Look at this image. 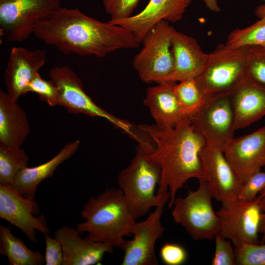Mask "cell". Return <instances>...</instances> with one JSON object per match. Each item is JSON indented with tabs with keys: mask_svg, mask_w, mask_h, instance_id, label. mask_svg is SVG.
I'll list each match as a JSON object with an SVG mask.
<instances>
[{
	"mask_svg": "<svg viewBox=\"0 0 265 265\" xmlns=\"http://www.w3.org/2000/svg\"><path fill=\"white\" fill-rule=\"evenodd\" d=\"M33 34L68 55L105 57L116 50L137 48L141 43L127 29L88 16L77 8L59 7L36 24Z\"/></svg>",
	"mask_w": 265,
	"mask_h": 265,
	"instance_id": "6da1fadb",
	"label": "cell"
},
{
	"mask_svg": "<svg viewBox=\"0 0 265 265\" xmlns=\"http://www.w3.org/2000/svg\"><path fill=\"white\" fill-rule=\"evenodd\" d=\"M135 127L152 140L153 149L149 157L161 169L160 182L156 192L162 196L168 191V208L172 209L176 194L191 178L205 180L200 153L206 143L187 117L174 127L139 124Z\"/></svg>",
	"mask_w": 265,
	"mask_h": 265,
	"instance_id": "7a4b0ae2",
	"label": "cell"
},
{
	"mask_svg": "<svg viewBox=\"0 0 265 265\" xmlns=\"http://www.w3.org/2000/svg\"><path fill=\"white\" fill-rule=\"evenodd\" d=\"M80 213L84 221L77 225L79 232L113 248L119 247L124 237L132 234L136 222L120 188H106L96 197L90 196Z\"/></svg>",
	"mask_w": 265,
	"mask_h": 265,
	"instance_id": "3957f363",
	"label": "cell"
},
{
	"mask_svg": "<svg viewBox=\"0 0 265 265\" xmlns=\"http://www.w3.org/2000/svg\"><path fill=\"white\" fill-rule=\"evenodd\" d=\"M161 177L160 165L152 160L145 148L138 143L134 157L119 173L117 179L119 187L134 219L146 214L152 207L164 206L169 202V191L162 196L155 194Z\"/></svg>",
	"mask_w": 265,
	"mask_h": 265,
	"instance_id": "277c9868",
	"label": "cell"
},
{
	"mask_svg": "<svg viewBox=\"0 0 265 265\" xmlns=\"http://www.w3.org/2000/svg\"><path fill=\"white\" fill-rule=\"evenodd\" d=\"M248 47L220 44L208 53L202 71L194 79L205 99L231 93L245 79Z\"/></svg>",
	"mask_w": 265,
	"mask_h": 265,
	"instance_id": "5b68a950",
	"label": "cell"
},
{
	"mask_svg": "<svg viewBox=\"0 0 265 265\" xmlns=\"http://www.w3.org/2000/svg\"><path fill=\"white\" fill-rule=\"evenodd\" d=\"M212 198L207 181L202 180L196 190H189L186 197L176 198L174 202L171 213L174 221L195 240H212L220 230V219Z\"/></svg>",
	"mask_w": 265,
	"mask_h": 265,
	"instance_id": "8992f818",
	"label": "cell"
},
{
	"mask_svg": "<svg viewBox=\"0 0 265 265\" xmlns=\"http://www.w3.org/2000/svg\"><path fill=\"white\" fill-rule=\"evenodd\" d=\"M175 30L168 22L161 20L144 36L143 47L132 61L143 81L157 83L167 81L174 67L171 40Z\"/></svg>",
	"mask_w": 265,
	"mask_h": 265,
	"instance_id": "52a82bcc",
	"label": "cell"
},
{
	"mask_svg": "<svg viewBox=\"0 0 265 265\" xmlns=\"http://www.w3.org/2000/svg\"><path fill=\"white\" fill-rule=\"evenodd\" d=\"M60 0H0V36L8 42H23L35 25L60 7Z\"/></svg>",
	"mask_w": 265,
	"mask_h": 265,
	"instance_id": "ba28073f",
	"label": "cell"
},
{
	"mask_svg": "<svg viewBox=\"0 0 265 265\" xmlns=\"http://www.w3.org/2000/svg\"><path fill=\"white\" fill-rule=\"evenodd\" d=\"M49 76L50 80L58 89L60 106L65 107L68 112L103 118L133 139L135 137L134 125L116 117L95 104L83 90L81 79L70 67H53L50 70Z\"/></svg>",
	"mask_w": 265,
	"mask_h": 265,
	"instance_id": "9c48e42d",
	"label": "cell"
},
{
	"mask_svg": "<svg viewBox=\"0 0 265 265\" xmlns=\"http://www.w3.org/2000/svg\"><path fill=\"white\" fill-rule=\"evenodd\" d=\"M187 118L207 143L222 150L234 137L235 120L231 93L205 99Z\"/></svg>",
	"mask_w": 265,
	"mask_h": 265,
	"instance_id": "30bf717a",
	"label": "cell"
},
{
	"mask_svg": "<svg viewBox=\"0 0 265 265\" xmlns=\"http://www.w3.org/2000/svg\"><path fill=\"white\" fill-rule=\"evenodd\" d=\"M216 212L220 221L218 234L230 240L234 247L260 243L262 212L258 198L251 202L237 199Z\"/></svg>",
	"mask_w": 265,
	"mask_h": 265,
	"instance_id": "8fae6325",
	"label": "cell"
},
{
	"mask_svg": "<svg viewBox=\"0 0 265 265\" xmlns=\"http://www.w3.org/2000/svg\"><path fill=\"white\" fill-rule=\"evenodd\" d=\"M33 197H26L11 185H0V218L20 229L34 243L36 231L44 236L50 230L45 216Z\"/></svg>",
	"mask_w": 265,
	"mask_h": 265,
	"instance_id": "7c38bea8",
	"label": "cell"
},
{
	"mask_svg": "<svg viewBox=\"0 0 265 265\" xmlns=\"http://www.w3.org/2000/svg\"><path fill=\"white\" fill-rule=\"evenodd\" d=\"M200 158L212 198L221 202L222 206L238 199L242 184L222 150L206 142Z\"/></svg>",
	"mask_w": 265,
	"mask_h": 265,
	"instance_id": "4fadbf2b",
	"label": "cell"
},
{
	"mask_svg": "<svg viewBox=\"0 0 265 265\" xmlns=\"http://www.w3.org/2000/svg\"><path fill=\"white\" fill-rule=\"evenodd\" d=\"M163 205L158 206L143 221L134 223L132 231L133 238L125 240L119 248L124 252L122 265H157L155 246L163 234L161 218Z\"/></svg>",
	"mask_w": 265,
	"mask_h": 265,
	"instance_id": "5bb4252c",
	"label": "cell"
},
{
	"mask_svg": "<svg viewBox=\"0 0 265 265\" xmlns=\"http://www.w3.org/2000/svg\"><path fill=\"white\" fill-rule=\"evenodd\" d=\"M242 184L265 165V126L233 137L222 149Z\"/></svg>",
	"mask_w": 265,
	"mask_h": 265,
	"instance_id": "9a60e30c",
	"label": "cell"
},
{
	"mask_svg": "<svg viewBox=\"0 0 265 265\" xmlns=\"http://www.w3.org/2000/svg\"><path fill=\"white\" fill-rule=\"evenodd\" d=\"M46 58V51L42 49H11L4 78L6 93L12 100L17 101L25 95L26 87L44 65Z\"/></svg>",
	"mask_w": 265,
	"mask_h": 265,
	"instance_id": "2e32d148",
	"label": "cell"
},
{
	"mask_svg": "<svg viewBox=\"0 0 265 265\" xmlns=\"http://www.w3.org/2000/svg\"><path fill=\"white\" fill-rule=\"evenodd\" d=\"M192 0H150L138 14L110 22L133 33L141 43L150 29L161 20L175 23L180 20Z\"/></svg>",
	"mask_w": 265,
	"mask_h": 265,
	"instance_id": "e0dca14e",
	"label": "cell"
},
{
	"mask_svg": "<svg viewBox=\"0 0 265 265\" xmlns=\"http://www.w3.org/2000/svg\"><path fill=\"white\" fill-rule=\"evenodd\" d=\"M76 228L64 226L54 233L63 251V265H93L100 262L106 253H112L113 247L101 242L82 238Z\"/></svg>",
	"mask_w": 265,
	"mask_h": 265,
	"instance_id": "ac0fdd59",
	"label": "cell"
},
{
	"mask_svg": "<svg viewBox=\"0 0 265 265\" xmlns=\"http://www.w3.org/2000/svg\"><path fill=\"white\" fill-rule=\"evenodd\" d=\"M174 67L167 81L196 78L202 71L208 54L205 53L193 37L176 30L171 40Z\"/></svg>",
	"mask_w": 265,
	"mask_h": 265,
	"instance_id": "d6986e66",
	"label": "cell"
},
{
	"mask_svg": "<svg viewBox=\"0 0 265 265\" xmlns=\"http://www.w3.org/2000/svg\"><path fill=\"white\" fill-rule=\"evenodd\" d=\"M234 129H244L265 116V87L247 76L231 93Z\"/></svg>",
	"mask_w": 265,
	"mask_h": 265,
	"instance_id": "ffe728a7",
	"label": "cell"
},
{
	"mask_svg": "<svg viewBox=\"0 0 265 265\" xmlns=\"http://www.w3.org/2000/svg\"><path fill=\"white\" fill-rule=\"evenodd\" d=\"M176 83L165 81L147 89L143 103L159 126L174 127L187 117L174 92Z\"/></svg>",
	"mask_w": 265,
	"mask_h": 265,
	"instance_id": "44dd1931",
	"label": "cell"
},
{
	"mask_svg": "<svg viewBox=\"0 0 265 265\" xmlns=\"http://www.w3.org/2000/svg\"><path fill=\"white\" fill-rule=\"evenodd\" d=\"M26 112L3 90H0V143L21 147L29 132Z\"/></svg>",
	"mask_w": 265,
	"mask_h": 265,
	"instance_id": "7402d4cb",
	"label": "cell"
},
{
	"mask_svg": "<svg viewBox=\"0 0 265 265\" xmlns=\"http://www.w3.org/2000/svg\"><path fill=\"white\" fill-rule=\"evenodd\" d=\"M80 141L67 143L53 158L32 167H26L17 173L11 185L23 195L35 197L37 187L43 180L51 177L57 167L77 151Z\"/></svg>",
	"mask_w": 265,
	"mask_h": 265,
	"instance_id": "603a6c76",
	"label": "cell"
},
{
	"mask_svg": "<svg viewBox=\"0 0 265 265\" xmlns=\"http://www.w3.org/2000/svg\"><path fill=\"white\" fill-rule=\"evenodd\" d=\"M0 254L6 256L10 265H42L45 256L39 251L29 249L24 241L15 236L9 228L0 225Z\"/></svg>",
	"mask_w": 265,
	"mask_h": 265,
	"instance_id": "cb8c5ba5",
	"label": "cell"
},
{
	"mask_svg": "<svg viewBox=\"0 0 265 265\" xmlns=\"http://www.w3.org/2000/svg\"><path fill=\"white\" fill-rule=\"evenodd\" d=\"M29 158L21 147L0 144V185H11L18 172L27 167Z\"/></svg>",
	"mask_w": 265,
	"mask_h": 265,
	"instance_id": "d4e9b609",
	"label": "cell"
},
{
	"mask_svg": "<svg viewBox=\"0 0 265 265\" xmlns=\"http://www.w3.org/2000/svg\"><path fill=\"white\" fill-rule=\"evenodd\" d=\"M225 44L234 48L265 46V17L250 26L233 30Z\"/></svg>",
	"mask_w": 265,
	"mask_h": 265,
	"instance_id": "484cf974",
	"label": "cell"
},
{
	"mask_svg": "<svg viewBox=\"0 0 265 265\" xmlns=\"http://www.w3.org/2000/svg\"><path fill=\"white\" fill-rule=\"evenodd\" d=\"M174 90L187 117L193 113L205 100L194 79L176 83Z\"/></svg>",
	"mask_w": 265,
	"mask_h": 265,
	"instance_id": "4316f807",
	"label": "cell"
},
{
	"mask_svg": "<svg viewBox=\"0 0 265 265\" xmlns=\"http://www.w3.org/2000/svg\"><path fill=\"white\" fill-rule=\"evenodd\" d=\"M246 73L249 78L265 87V46L248 47Z\"/></svg>",
	"mask_w": 265,
	"mask_h": 265,
	"instance_id": "83f0119b",
	"label": "cell"
},
{
	"mask_svg": "<svg viewBox=\"0 0 265 265\" xmlns=\"http://www.w3.org/2000/svg\"><path fill=\"white\" fill-rule=\"evenodd\" d=\"M29 92L37 93L39 99L46 102L49 106H60L59 92L55 85L50 80L43 79L37 73L26 87L25 94Z\"/></svg>",
	"mask_w": 265,
	"mask_h": 265,
	"instance_id": "f1b7e54d",
	"label": "cell"
},
{
	"mask_svg": "<svg viewBox=\"0 0 265 265\" xmlns=\"http://www.w3.org/2000/svg\"><path fill=\"white\" fill-rule=\"evenodd\" d=\"M236 265H265V242L234 247Z\"/></svg>",
	"mask_w": 265,
	"mask_h": 265,
	"instance_id": "f546056e",
	"label": "cell"
},
{
	"mask_svg": "<svg viewBox=\"0 0 265 265\" xmlns=\"http://www.w3.org/2000/svg\"><path fill=\"white\" fill-rule=\"evenodd\" d=\"M265 190V171H260L250 177L242 184L238 200L243 202L255 201Z\"/></svg>",
	"mask_w": 265,
	"mask_h": 265,
	"instance_id": "4dcf8cb0",
	"label": "cell"
},
{
	"mask_svg": "<svg viewBox=\"0 0 265 265\" xmlns=\"http://www.w3.org/2000/svg\"><path fill=\"white\" fill-rule=\"evenodd\" d=\"M139 0H103L106 12L113 22L132 16Z\"/></svg>",
	"mask_w": 265,
	"mask_h": 265,
	"instance_id": "1f68e13d",
	"label": "cell"
},
{
	"mask_svg": "<svg viewBox=\"0 0 265 265\" xmlns=\"http://www.w3.org/2000/svg\"><path fill=\"white\" fill-rule=\"evenodd\" d=\"M215 250L211 264L212 265H236L234 248L231 241L217 234L214 238Z\"/></svg>",
	"mask_w": 265,
	"mask_h": 265,
	"instance_id": "d6a6232c",
	"label": "cell"
},
{
	"mask_svg": "<svg viewBox=\"0 0 265 265\" xmlns=\"http://www.w3.org/2000/svg\"><path fill=\"white\" fill-rule=\"evenodd\" d=\"M160 256L163 263L167 265H181L187 260L185 249L175 243H165L161 247Z\"/></svg>",
	"mask_w": 265,
	"mask_h": 265,
	"instance_id": "836d02e7",
	"label": "cell"
},
{
	"mask_svg": "<svg viewBox=\"0 0 265 265\" xmlns=\"http://www.w3.org/2000/svg\"><path fill=\"white\" fill-rule=\"evenodd\" d=\"M46 247L45 264L46 265H63L64 256L62 245L56 238L46 235L44 237Z\"/></svg>",
	"mask_w": 265,
	"mask_h": 265,
	"instance_id": "e575fe53",
	"label": "cell"
},
{
	"mask_svg": "<svg viewBox=\"0 0 265 265\" xmlns=\"http://www.w3.org/2000/svg\"><path fill=\"white\" fill-rule=\"evenodd\" d=\"M261 208L262 214L260 228V234L262 235L260 243L265 241V195L261 197L257 198Z\"/></svg>",
	"mask_w": 265,
	"mask_h": 265,
	"instance_id": "d590c367",
	"label": "cell"
},
{
	"mask_svg": "<svg viewBox=\"0 0 265 265\" xmlns=\"http://www.w3.org/2000/svg\"><path fill=\"white\" fill-rule=\"evenodd\" d=\"M207 7L212 11L218 12L220 8L217 4V0H203Z\"/></svg>",
	"mask_w": 265,
	"mask_h": 265,
	"instance_id": "8d00e7d4",
	"label": "cell"
},
{
	"mask_svg": "<svg viewBox=\"0 0 265 265\" xmlns=\"http://www.w3.org/2000/svg\"><path fill=\"white\" fill-rule=\"evenodd\" d=\"M255 12L256 15L260 18L265 17V4L258 7Z\"/></svg>",
	"mask_w": 265,
	"mask_h": 265,
	"instance_id": "74e56055",
	"label": "cell"
},
{
	"mask_svg": "<svg viewBox=\"0 0 265 265\" xmlns=\"http://www.w3.org/2000/svg\"><path fill=\"white\" fill-rule=\"evenodd\" d=\"M264 167L265 168V167ZM265 195V190H264L263 192H262L259 195V196H258V197H259H259H261Z\"/></svg>",
	"mask_w": 265,
	"mask_h": 265,
	"instance_id": "f35d334b",
	"label": "cell"
},
{
	"mask_svg": "<svg viewBox=\"0 0 265 265\" xmlns=\"http://www.w3.org/2000/svg\"><path fill=\"white\" fill-rule=\"evenodd\" d=\"M264 0V1H265V0Z\"/></svg>",
	"mask_w": 265,
	"mask_h": 265,
	"instance_id": "ab89813d",
	"label": "cell"
},
{
	"mask_svg": "<svg viewBox=\"0 0 265 265\" xmlns=\"http://www.w3.org/2000/svg\"><path fill=\"white\" fill-rule=\"evenodd\" d=\"M264 242H265V241Z\"/></svg>",
	"mask_w": 265,
	"mask_h": 265,
	"instance_id": "60d3db41",
	"label": "cell"
}]
</instances>
